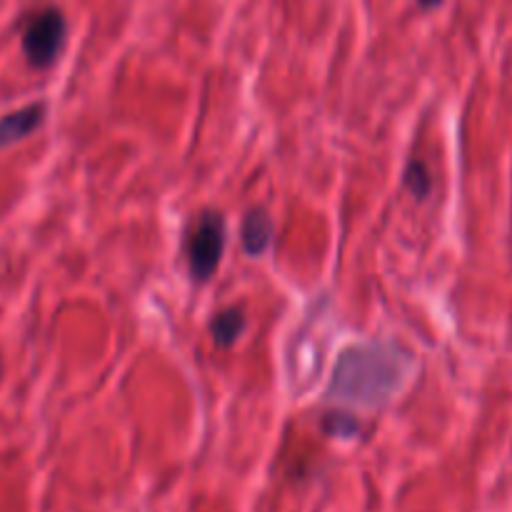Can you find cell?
Segmentation results:
<instances>
[{
    "label": "cell",
    "mask_w": 512,
    "mask_h": 512,
    "mask_svg": "<svg viewBox=\"0 0 512 512\" xmlns=\"http://www.w3.org/2000/svg\"><path fill=\"white\" fill-rule=\"evenodd\" d=\"M413 358L398 343H360L343 350L328 385V400L360 410H380L398 395Z\"/></svg>",
    "instance_id": "cell-1"
},
{
    "label": "cell",
    "mask_w": 512,
    "mask_h": 512,
    "mask_svg": "<svg viewBox=\"0 0 512 512\" xmlns=\"http://www.w3.org/2000/svg\"><path fill=\"white\" fill-rule=\"evenodd\" d=\"M225 240H228V228H225L223 213L205 210L188 238V265L193 280L208 283L213 278L220 260H223Z\"/></svg>",
    "instance_id": "cell-2"
},
{
    "label": "cell",
    "mask_w": 512,
    "mask_h": 512,
    "mask_svg": "<svg viewBox=\"0 0 512 512\" xmlns=\"http://www.w3.org/2000/svg\"><path fill=\"white\" fill-rule=\"evenodd\" d=\"M68 23L58 8H45L33 15L23 33V53L35 68H48L55 63L65 45Z\"/></svg>",
    "instance_id": "cell-3"
},
{
    "label": "cell",
    "mask_w": 512,
    "mask_h": 512,
    "mask_svg": "<svg viewBox=\"0 0 512 512\" xmlns=\"http://www.w3.org/2000/svg\"><path fill=\"white\" fill-rule=\"evenodd\" d=\"M43 115V103H33L28 105V108L5 115V118L0 120V145H10L15 143V140H23L25 135H30L40 123H43Z\"/></svg>",
    "instance_id": "cell-4"
},
{
    "label": "cell",
    "mask_w": 512,
    "mask_h": 512,
    "mask_svg": "<svg viewBox=\"0 0 512 512\" xmlns=\"http://www.w3.org/2000/svg\"><path fill=\"white\" fill-rule=\"evenodd\" d=\"M245 328H248V318H245L243 308H238V305L220 310V313H215V318L210 320V335H213L218 348H230V345L238 343V338L245 333Z\"/></svg>",
    "instance_id": "cell-5"
},
{
    "label": "cell",
    "mask_w": 512,
    "mask_h": 512,
    "mask_svg": "<svg viewBox=\"0 0 512 512\" xmlns=\"http://www.w3.org/2000/svg\"><path fill=\"white\" fill-rule=\"evenodd\" d=\"M273 240V220L265 210H250L243 220V248L248 255H263Z\"/></svg>",
    "instance_id": "cell-6"
},
{
    "label": "cell",
    "mask_w": 512,
    "mask_h": 512,
    "mask_svg": "<svg viewBox=\"0 0 512 512\" xmlns=\"http://www.w3.org/2000/svg\"><path fill=\"white\" fill-rule=\"evenodd\" d=\"M405 185H408L415 198H428L430 190H433V180H430L423 160H410V165L405 168Z\"/></svg>",
    "instance_id": "cell-7"
},
{
    "label": "cell",
    "mask_w": 512,
    "mask_h": 512,
    "mask_svg": "<svg viewBox=\"0 0 512 512\" xmlns=\"http://www.w3.org/2000/svg\"><path fill=\"white\" fill-rule=\"evenodd\" d=\"M440 3H443V0H420V5H423V8H438Z\"/></svg>",
    "instance_id": "cell-8"
}]
</instances>
